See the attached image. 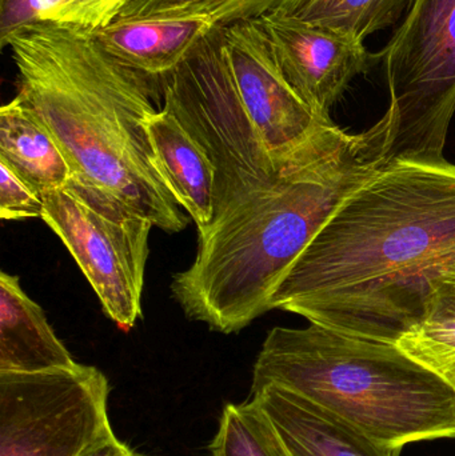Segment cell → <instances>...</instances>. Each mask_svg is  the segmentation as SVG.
<instances>
[{"label":"cell","mask_w":455,"mask_h":456,"mask_svg":"<svg viewBox=\"0 0 455 456\" xmlns=\"http://www.w3.org/2000/svg\"><path fill=\"white\" fill-rule=\"evenodd\" d=\"M382 166L366 133L338 126L291 155L198 233L194 262L171 294L190 321L232 334L269 313L278 284L342 200Z\"/></svg>","instance_id":"obj_2"},{"label":"cell","mask_w":455,"mask_h":456,"mask_svg":"<svg viewBox=\"0 0 455 456\" xmlns=\"http://www.w3.org/2000/svg\"><path fill=\"white\" fill-rule=\"evenodd\" d=\"M398 347L455 391V302L433 297L421 323L409 330Z\"/></svg>","instance_id":"obj_17"},{"label":"cell","mask_w":455,"mask_h":456,"mask_svg":"<svg viewBox=\"0 0 455 456\" xmlns=\"http://www.w3.org/2000/svg\"><path fill=\"white\" fill-rule=\"evenodd\" d=\"M77 364L18 276L0 273V372H43Z\"/></svg>","instance_id":"obj_14"},{"label":"cell","mask_w":455,"mask_h":456,"mask_svg":"<svg viewBox=\"0 0 455 456\" xmlns=\"http://www.w3.org/2000/svg\"><path fill=\"white\" fill-rule=\"evenodd\" d=\"M301 0H128L118 18H202L216 26L294 13Z\"/></svg>","instance_id":"obj_16"},{"label":"cell","mask_w":455,"mask_h":456,"mask_svg":"<svg viewBox=\"0 0 455 456\" xmlns=\"http://www.w3.org/2000/svg\"><path fill=\"white\" fill-rule=\"evenodd\" d=\"M80 456H138L128 444L115 436L114 431L96 442Z\"/></svg>","instance_id":"obj_23"},{"label":"cell","mask_w":455,"mask_h":456,"mask_svg":"<svg viewBox=\"0 0 455 456\" xmlns=\"http://www.w3.org/2000/svg\"><path fill=\"white\" fill-rule=\"evenodd\" d=\"M20 90L87 176L168 233L189 224L166 186L147 135L152 82L74 27L40 24L11 42Z\"/></svg>","instance_id":"obj_3"},{"label":"cell","mask_w":455,"mask_h":456,"mask_svg":"<svg viewBox=\"0 0 455 456\" xmlns=\"http://www.w3.org/2000/svg\"><path fill=\"white\" fill-rule=\"evenodd\" d=\"M264 385L286 388L392 446L455 438V391L397 345L313 323L275 327L254 364L251 388Z\"/></svg>","instance_id":"obj_4"},{"label":"cell","mask_w":455,"mask_h":456,"mask_svg":"<svg viewBox=\"0 0 455 456\" xmlns=\"http://www.w3.org/2000/svg\"><path fill=\"white\" fill-rule=\"evenodd\" d=\"M435 297H443V299L453 300V302H455V275L449 276L448 279H445V281L437 287Z\"/></svg>","instance_id":"obj_24"},{"label":"cell","mask_w":455,"mask_h":456,"mask_svg":"<svg viewBox=\"0 0 455 456\" xmlns=\"http://www.w3.org/2000/svg\"><path fill=\"white\" fill-rule=\"evenodd\" d=\"M146 130L166 186L194 221L198 233L203 232L215 219V165L199 142L166 107L150 115Z\"/></svg>","instance_id":"obj_13"},{"label":"cell","mask_w":455,"mask_h":456,"mask_svg":"<svg viewBox=\"0 0 455 456\" xmlns=\"http://www.w3.org/2000/svg\"><path fill=\"white\" fill-rule=\"evenodd\" d=\"M160 85L163 107L215 165L216 213L285 165L270 154L243 107L227 59L224 27L216 26Z\"/></svg>","instance_id":"obj_7"},{"label":"cell","mask_w":455,"mask_h":456,"mask_svg":"<svg viewBox=\"0 0 455 456\" xmlns=\"http://www.w3.org/2000/svg\"><path fill=\"white\" fill-rule=\"evenodd\" d=\"M40 219L67 247L104 314L122 329H133L142 316L152 222L80 174L43 194Z\"/></svg>","instance_id":"obj_6"},{"label":"cell","mask_w":455,"mask_h":456,"mask_svg":"<svg viewBox=\"0 0 455 456\" xmlns=\"http://www.w3.org/2000/svg\"><path fill=\"white\" fill-rule=\"evenodd\" d=\"M215 27L202 18H117L93 34L115 61L160 83Z\"/></svg>","instance_id":"obj_12"},{"label":"cell","mask_w":455,"mask_h":456,"mask_svg":"<svg viewBox=\"0 0 455 456\" xmlns=\"http://www.w3.org/2000/svg\"><path fill=\"white\" fill-rule=\"evenodd\" d=\"M378 56L390 103L366 134L382 165L445 159L455 114V0H410L402 24Z\"/></svg>","instance_id":"obj_5"},{"label":"cell","mask_w":455,"mask_h":456,"mask_svg":"<svg viewBox=\"0 0 455 456\" xmlns=\"http://www.w3.org/2000/svg\"><path fill=\"white\" fill-rule=\"evenodd\" d=\"M455 275V165L401 159L350 192L288 268L270 310L397 345Z\"/></svg>","instance_id":"obj_1"},{"label":"cell","mask_w":455,"mask_h":456,"mask_svg":"<svg viewBox=\"0 0 455 456\" xmlns=\"http://www.w3.org/2000/svg\"><path fill=\"white\" fill-rule=\"evenodd\" d=\"M256 20L266 31L291 87L326 117L352 80L368 71L376 59L363 40L290 13H269Z\"/></svg>","instance_id":"obj_10"},{"label":"cell","mask_w":455,"mask_h":456,"mask_svg":"<svg viewBox=\"0 0 455 456\" xmlns=\"http://www.w3.org/2000/svg\"><path fill=\"white\" fill-rule=\"evenodd\" d=\"M42 24L95 32L114 21L128 0H34Z\"/></svg>","instance_id":"obj_20"},{"label":"cell","mask_w":455,"mask_h":456,"mask_svg":"<svg viewBox=\"0 0 455 456\" xmlns=\"http://www.w3.org/2000/svg\"><path fill=\"white\" fill-rule=\"evenodd\" d=\"M34 0H0V45L10 47L19 35L40 26Z\"/></svg>","instance_id":"obj_22"},{"label":"cell","mask_w":455,"mask_h":456,"mask_svg":"<svg viewBox=\"0 0 455 456\" xmlns=\"http://www.w3.org/2000/svg\"><path fill=\"white\" fill-rule=\"evenodd\" d=\"M409 4L410 0H306L290 15L365 40L393 26Z\"/></svg>","instance_id":"obj_18"},{"label":"cell","mask_w":455,"mask_h":456,"mask_svg":"<svg viewBox=\"0 0 455 456\" xmlns=\"http://www.w3.org/2000/svg\"><path fill=\"white\" fill-rule=\"evenodd\" d=\"M0 159L42 195L66 186L75 174L58 139L21 93L0 109Z\"/></svg>","instance_id":"obj_15"},{"label":"cell","mask_w":455,"mask_h":456,"mask_svg":"<svg viewBox=\"0 0 455 456\" xmlns=\"http://www.w3.org/2000/svg\"><path fill=\"white\" fill-rule=\"evenodd\" d=\"M286 456H401L402 447L377 441L352 423L275 385L251 388Z\"/></svg>","instance_id":"obj_11"},{"label":"cell","mask_w":455,"mask_h":456,"mask_svg":"<svg viewBox=\"0 0 455 456\" xmlns=\"http://www.w3.org/2000/svg\"><path fill=\"white\" fill-rule=\"evenodd\" d=\"M224 47L243 107L275 159L285 162L336 127L291 87L259 20L224 27Z\"/></svg>","instance_id":"obj_9"},{"label":"cell","mask_w":455,"mask_h":456,"mask_svg":"<svg viewBox=\"0 0 455 456\" xmlns=\"http://www.w3.org/2000/svg\"><path fill=\"white\" fill-rule=\"evenodd\" d=\"M43 195L0 159V218L24 221L42 218Z\"/></svg>","instance_id":"obj_21"},{"label":"cell","mask_w":455,"mask_h":456,"mask_svg":"<svg viewBox=\"0 0 455 456\" xmlns=\"http://www.w3.org/2000/svg\"><path fill=\"white\" fill-rule=\"evenodd\" d=\"M208 449L211 456H286L272 426L251 399L223 407L218 433Z\"/></svg>","instance_id":"obj_19"},{"label":"cell","mask_w":455,"mask_h":456,"mask_svg":"<svg viewBox=\"0 0 455 456\" xmlns=\"http://www.w3.org/2000/svg\"><path fill=\"white\" fill-rule=\"evenodd\" d=\"M110 383L93 366L0 372V456H80L107 434Z\"/></svg>","instance_id":"obj_8"}]
</instances>
